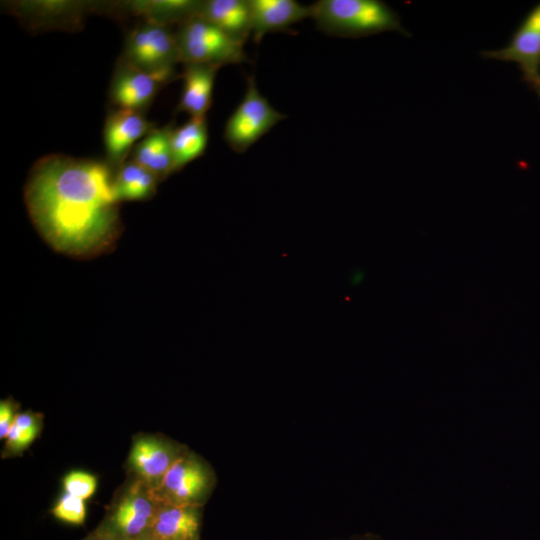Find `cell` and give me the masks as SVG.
Wrapping results in <instances>:
<instances>
[{
  "label": "cell",
  "instance_id": "obj_1",
  "mask_svg": "<svg viewBox=\"0 0 540 540\" xmlns=\"http://www.w3.org/2000/svg\"><path fill=\"white\" fill-rule=\"evenodd\" d=\"M111 166L97 160L48 155L25 186L29 216L54 249L74 257L106 251L120 233Z\"/></svg>",
  "mask_w": 540,
  "mask_h": 540
},
{
  "label": "cell",
  "instance_id": "obj_2",
  "mask_svg": "<svg viewBox=\"0 0 540 540\" xmlns=\"http://www.w3.org/2000/svg\"><path fill=\"white\" fill-rule=\"evenodd\" d=\"M311 18L332 36L360 38L385 31L410 36L397 12L380 0H319L312 4Z\"/></svg>",
  "mask_w": 540,
  "mask_h": 540
},
{
  "label": "cell",
  "instance_id": "obj_3",
  "mask_svg": "<svg viewBox=\"0 0 540 540\" xmlns=\"http://www.w3.org/2000/svg\"><path fill=\"white\" fill-rule=\"evenodd\" d=\"M122 62L170 82L181 62L175 33L168 26L146 20L128 35Z\"/></svg>",
  "mask_w": 540,
  "mask_h": 540
},
{
  "label": "cell",
  "instance_id": "obj_4",
  "mask_svg": "<svg viewBox=\"0 0 540 540\" xmlns=\"http://www.w3.org/2000/svg\"><path fill=\"white\" fill-rule=\"evenodd\" d=\"M182 63L221 68L248 62L243 44L197 15L181 23L175 32Z\"/></svg>",
  "mask_w": 540,
  "mask_h": 540
},
{
  "label": "cell",
  "instance_id": "obj_5",
  "mask_svg": "<svg viewBox=\"0 0 540 540\" xmlns=\"http://www.w3.org/2000/svg\"><path fill=\"white\" fill-rule=\"evenodd\" d=\"M285 118L259 92L251 75L241 102L227 119L223 136L232 150L244 153Z\"/></svg>",
  "mask_w": 540,
  "mask_h": 540
},
{
  "label": "cell",
  "instance_id": "obj_6",
  "mask_svg": "<svg viewBox=\"0 0 540 540\" xmlns=\"http://www.w3.org/2000/svg\"><path fill=\"white\" fill-rule=\"evenodd\" d=\"M482 57L515 62L531 87L540 81V2L531 8L501 49L485 50Z\"/></svg>",
  "mask_w": 540,
  "mask_h": 540
},
{
  "label": "cell",
  "instance_id": "obj_7",
  "mask_svg": "<svg viewBox=\"0 0 540 540\" xmlns=\"http://www.w3.org/2000/svg\"><path fill=\"white\" fill-rule=\"evenodd\" d=\"M151 496L136 486L124 496L110 514L100 532L109 540L138 539L150 529L157 508Z\"/></svg>",
  "mask_w": 540,
  "mask_h": 540
},
{
  "label": "cell",
  "instance_id": "obj_8",
  "mask_svg": "<svg viewBox=\"0 0 540 540\" xmlns=\"http://www.w3.org/2000/svg\"><path fill=\"white\" fill-rule=\"evenodd\" d=\"M204 467L191 457H178L158 485L162 505L197 506L196 501L207 485Z\"/></svg>",
  "mask_w": 540,
  "mask_h": 540
},
{
  "label": "cell",
  "instance_id": "obj_9",
  "mask_svg": "<svg viewBox=\"0 0 540 540\" xmlns=\"http://www.w3.org/2000/svg\"><path fill=\"white\" fill-rule=\"evenodd\" d=\"M153 130L152 124L139 111L116 108L104 126V145L111 167L119 168L132 146Z\"/></svg>",
  "mask_w": 540,
  "mask_h": 540
},
{
  "label": "cell",
  "instance_id": "obj_10",
  "mask_svg": "<svg viewBox=\"0 0 540 540\" xmlns=\"http://www.w3.org/2000/svg\"><path fill=\"white\" fill-rule=\"evenodd\" d=\"M164 84L157 76L122 62L111 82L110 98L117 108L141 112Z\"/></svg>",
  "mask_w": 540,
  "mask_h": 540
},
{
  "label": "cell",
  "instance_id": "obj_11",
  "mask_svg": "<svg viewBox=\"0 0 540 540\" xmlns=\"http://www.w3.org/2000/svg\"><path fill=\"white\" fill-rule=\"evenodd\" d=\"M249 2L252 38L255 43H259L267 33L288 32L292 25L312 16V5H303L295 0H249Z\"/></svg>",
  "mask_w": 540,
  "mask_h": 540
},
{
  "label": "cell",
  "instance_id": "obj_12",
  "mask_svg": "<svg viewBox=\"0 0 540 540\" xmlns=\"http://www.w3.org/2000/svg\"><path fill=\"white\" fill-rule=\"evenodd\" d=\"M219 67L185 63L182 73L183 90L178 111L191 117H205L212 105L214 81Z\"/></svg>",
  "mask_w": 540,
  "mask_h": 540
},
{
  "label": "cell",
  "instance_id": "obj_13",
  "mask_svg": "<svg viewBox=\"0 0 540 540\" xmlns=\"http://www.w3.org/2000/svg\"><path fill=\"white\" fill-rule=\"evenodd\" d=\"M199 16L243 45L252 36L249 0L203 1Z\"/></svg>",
  "mask_w": 540,
  "mask_h": 540
},
{
  "label": "cell",
  "instance_id": "obj_14",
  "mask_svg": "<svg viewBox=\"0 0 540 540\" xmlns=\"http://www.w3.org/2000/svg\"><path fill=\"white\" fill-rule=\"evenodd\" d=\"M200 513L197 506L161 505L148 534L160 540H199Z\"/></svg>",
  "mask_w": 540,
  "mask_h": 540
},
{
  "label": "cell",
  "instance_id": "obj_15",
  "mask_svg": "<svg viewBox=\"0 0 540 540\" xmlns=\"http://www.w3.org/2000/svg\"><path fill=\"white\" fill-rule=\"evenodd\" d=\"M171 127L153 129L134 148L132 160L152 172L158 180L174 172Z\"/></svg>",
  "mask_w": 540,
  "mask_h": 540
},
{
  "label": "cell",
  "instance_id": "obj_16",
  "mask_svg": "<svg viewBox=\"0 0 540 540\" xmlns=\"http://www.w3.org/2000/svg\"><path fill=\"white\" fill-rule=\"evenodd\" d=\"M177 458L171 448L150 437L135 440L130 453L133 469L145 480L158 482Z\"/></svg>",
  "mask_w": 540,
  "mask_h": 540
},
{
  "label": "cell",
  "instance_id": "obj_17",
  "mask_svg": "<svg viewBox=\"0 0 540 540\" xmlns=\"http://www.w3.org/2000/svg\"><path fill=\"white\" fill-rule=\"evenodd\" d=\"M174 172L202 156L208 143L206 117H191L177 128H171Z\"/></svg>",
  "mask_w": 540,
  "mask_h": 540
},
{
  "label": "cell",
  "instance_id": "obj_18",
  "mask_svg": "<svg viewBox=\"0 0 540 540\" xmlns=\"http://www.w3.org/2000/svg\"><path fill=\"white\" fill-rule=\"evenodd\" d=\"M158 178L133 160L124 162L113 180L115 198L120 201L146 200L156 192Z\"/></svg>",
  "mask_w": 540,
  "mask_h": 540
},
{
  "label": "cell",
  "instance_id": "obj_19",
  "mask_svg": "<svg viewBox=\"0 0 540 540\" xmlns=\"http://www.w3.org/2000/svg\"><path fill=\"white\" fill-rule=\"evenodd\" d=\"M203 1L162 0L135 2V11L144 14L147 21L168 26L181 23L199 15Z\"/></svg>",
  "mask_w": 540,
  "mask_h": 540
},
{
  "label": "cell",
  "instance_id": "obj_20",
  "mask_svg": "<svg viewBox=\"0 0 540 540\" xmlns=\"http://www.w3.org/2000/svg\"><path fill=\"white\" fill-rule=\"evenodd\" d=\"M38 430V422L33 415L17 414L6 437L8 448L11 450L26 448L36 438Z\"/></svg>",
  "mask_w": 540,
  "mask_h": 540
},
{
  "label": "cell",
  "instance_id": "obj_21",
  "mask_svg": "<svg viewBox=\"0 0 540 540\" xmlns=\"http://www.w3.org/2000/svg\"><path fill=\"white\" fill-rule=\"evenodd\" d=\"M52 514L66 523L82 525L86 517V506L83 499L66 493L55 504Z\"/></svg>",
  "mask_w": 540,
  "mask_h": 540
},
{
  "label": "cell",
  "instance_id": "obj_22",
  "mask_svg": "<svg viewBox=\"0 0 540 540\" xmlns=\"http://www.w3.org/2000/svg\"><path fill=\"white\" fill-rule=\"evenodd\" d=\"M63 485L66 493L85 500L94 494L97 481L89 473L73 471L64 478Z\"/></svg>",
  "mask_w": 540,
  "mask_h": 540
},
{
  "label": "cell",
  "instance_id": "obj_23",
  "mask_svg": "<svg viewBox=\"0 0 540 540\" xmlns=\"http://www.w3.org/2000/svg\"><path fill=\"white\" fill-rule=\"evenodd\" d=\"M12 405L7 401L0 404V438L6 439L15 419Z\"/></svg>",
  "mask_w": 540,
  "mask_h": 540
},
{
  "label": "cell",
  "instance_id": "obj_24",
  "mask_svg": "<svg viewBox=\"0 0 540 540\" xmlns=\"http://www.w3.org/2000/svg\"><path fill=\"white\" fill-rule=\"evenodd\" d=\"M349 540H381L379 537L372 535V534H366L363 536L353 537Z\"/></svg>",
  "mask_w": 540,
  "mask_h": 540
},
{
  "label": "cell",
  "instance_id": "obj_25",
  "mask_svg": "<svg viewBox=\"0 0 540 540\" xmlns=\"http://www.w3.org/2000/svg\"><path fill=\"white\" fill-rule=\"evenodd\" d=\"M85 540H109V539L105 535H103L101 532H98L88 537Z\"/></svg>",
  "mask_w": 540,
  "mask_h": 540
},
{
  "label": "cell",
  "instance_id": "obj_26",
  "mask_svg": "<svg viewBox=\"0 0 540 540\" xmlns=\"http://www.w3.org/2000/svg\"><path fill=\"white\" fill-rule=\"evenodd\" d=\"M533 90L536 92L540 99V81L532 86Z\"/></svg>",
  "mask_w": 540,
  "mask_h": 540
},
{
  "label": "cell",
  "instance_id": "obj_27",
  "mask_svg": "<svg viewBox=\"0 0 540 540\" xmlns=\"http://www.w3.org/2000/svg\"><path fill=\"white\" fill-rule=\"evenodd\" d=\"M142 540H160V539H157V538H155V537H153V536H151L150 534L147 533L146 535H144L142 537Z\"/></svg>",
  "mask_w": 540,
  "mask_h": 540
},
{
  "label": "cell",
  "instance_id": "obj_28",
  "mask_svg": "<svg viewBox=\"0 0 540 540\" xmlns=\"http://www.w3.org/2000/svg\"><path fill=\"white\" fill-rule=\"evenodd\" d=\"M123 540H125V539H123ZM126 540H142V537L138 538V539H126Z\"/></svg>",
  "mask_w": 540,
  "mask_h": 540
}]
</instances>
